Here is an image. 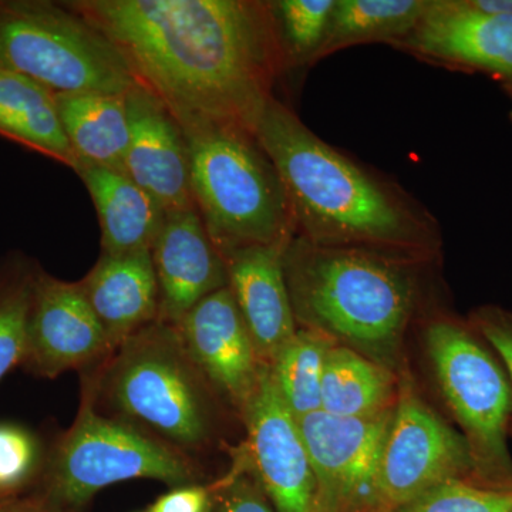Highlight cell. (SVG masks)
<instances>
[{"instance_id": "2e32d148", "label": "cell", "mask_w": 512, "mask_h": 512, "mask_svg": "<svg viewBox=\"0 0 512 512\" xmlns=\"http://www.w3.org/2000/svg\"><path fill=\"white\" fill-rule=\"evenodd\" d=\"M151 258L160 293L161 322L177 325L202 299L228 286L224 258L195 205L165 214Z\"/></svg>"}, {"instance_id": "7c38bea8", "label": "cell", "mask_w": 512, "mask_h": 512, "mask_svg": "<svg viewBox=\"0 0 512 512\" xmlns=\"http://www.w3.org/2000/svg\"><path fill=\"white\" fill-rule=\"evenodd\" d=\"M241 419L247 429L242 448L274 510L329 512L298 421L279 397L269 366Z\"/></svg>"}, {"instance_id": "74e56055", "label": "cell", "mask_w": 512, "mask_h": 512, "mask_svg": "<svg viewBox=\"0 0 512 512\" xmlns=\"http://www.w3.org/2000/svg\"><path fill=\"white\" fill-rule=\"evenodd\" d=\"M508 512H512V508H511V510H510V511H508Z\"/></svg>"}, {"instance_id": "d4e9b609", "label": "cell", "mask_w": 512, "mask_h": 512, "mask_svg": "<svg viewBox=\"0 0 512 512\" xmlns=\"http://www.w3.org/2000/svg\"><path fill=\"white\" fill-rule=\"evenodd\" d=\"M36 269L23 256L0 268V380L25 359Z\"/></svg>"}, {"instance_id": "f546056e", "label": "cell", "mask_w": 512, "mask_h": 512, "mask_svg": "<svg viewBox=\"0 0 512 512\" xmlns=\"http://www.w3.org/2000/svg\"><path fill=\"white\" fill-rule=\"evenodd\" d=\"M468 323L494 350L512 384V312L500 306L484 305L471 312Z\"/></svg>"}, {"instance_id": "8d00e7d4", "label": "cell", "mask_w": 512, "mask_h": 512, "mask_svg": "<svg viewBox=\"0 0 512 512\" xmlns=\"http://www.w3.org/2000/svg\"><path fill=\"white\" fill-rule=\"evenodd\" d=\"M207 512H212V504H211V508H210V510H208Z\"/></svg>"}, {"instance_id": "d6986e66", "label": "cell", "mask_w": 512, "mask_h": 512, "mask_svg": "<svg viewBox=\"0 0 512 512\" xmlns=\"http://www.w3.org/2000/svg\"><path fill=\"white\" fill-rule=\"evenodd\" d=\"M96 207L101 252L121 255L151 251L163 228L165 211L123 171L80 164L74 171Z\"/></svg>"}, {"instance_id": "9a60e30c", "label": "cell", "mask_w": 512, "mask_h": 512, "mask_svg": "<svg viewBox=\"0 0 512 512\" xmlns=\"http://www.w3.org/2000/svg\"><path fill=\"white\" fill-rule=\"evenodd\" d=\"M130 141L124 170L167 212L194 207L190 151L177 119L141 84L126 94Z\"/></svg>"}, {"instance_id": "1f68e13d", "label": "cell", "mask_w": 512, "mask_h": 512, "mask_svg": "<svg viewBox=\"0 0 512 512\" xmlns=\"http://www.w3.org/2000/svg\"><path fill=\"white\" fill-rule=\"evenodd\" d=\"M35 500H22L19 497H0V512H22Z\"/></svg>"}, {"instance_id": "52a82bcc", "label": "cell", "mask_w": 512, "mask_h": 512, "mask_svg": "<svg viewBox=\"0 0 512 512\" xmlns=\"http://www.w3.org/2000/svg\"><path fill=\"white\" fill-rule=\"evenodd\" d=\"M424 346L441 397L470 448L477 483L512 488V384L503 363L470 323L443 313L427 322Z\"/></svg>"}, {"instance_id": "836d02e7", "label": "cell", "mask_w": 512, "mask_h": 512, "mask_svg": "<svg viewBox=\"0 0 512 512\" xmlns=\"http://www.w3.org/2000/svg\"><path fill=\"white\" fill-rule=\"evenodd\" d=\"M22 512H47L45 508L40 505L39 500L33 501V504L30 507L26 508Z\"/></svg>"}, {"instance_id": "ffe728a7", "label": "cell", "mask_w": 512, "mask_h": 512, "mask_svg": "<svg viewBox=\"0 0 512 512\" xmlns=\"http://www.w3.org/2000/svg\"><path fill=\"white\" fill-rule=\"evenodd\" d=\"M55 99L77 167L97 165L126 173L130 141L126 94H55Z\"/></svg>"}, {"instance_id": "4316f807", "label": "cell", "mask_w": 512, "mask_h": 512, "mask_svg": "<svg viewBox=\"0 0 512 512\" xmlns=\"http://www.w3.org/2000/svg\"><path fill=\"white\" fill-rule=\"evenodd\" d=\"M511 508L512 488L450 480L390 512H508Z\"/></svg>"}, {"instance_id": "d6a6232c", "label": "cell", "mask_w": 512, "mask_h": 512, "mask_svg": "<svg viewBox=\"0 0 512 512\" xmlns=\"http://www.w3.org/2000/svg\"><path fill=\"white\" fill-rule=\"evenodd\" d=\"M477 3L485 9L512 13V0H477Z\"/></svg>"}, {"instance_id": "cb8c5ba5", "label": "cell", "mask_w": 512, "mask_h": 512, "mask_svg": "<svg viewBox=\"0 0 512 512\" xmlns=\"http://www.w3.org/2000/svg\"><path fill=\"white\" fill-rule=\"evenodd\" d=\"M332 339L299 328L271 363L272 380L286 409L301 420L322 410V380Z\"/></svg>"}, {"instance_id": "5b68a950", "label": "cell", "mask_w": 512, "mask_h": 512, "mask_svg": "<svg viewBox=\"0 0 512 512\" xmlns=\"http://www.w3.org/2000/svg\"><path fill=\"white\" fill-rule=\"evenodd\" d=\"M178 123L190 151L192 198L221 256L289 242L295 235L291 207L255 133L224 121Z\"/></svg>"}, {"instance_id": "ba28073f", "label": "cell", "mask_w": 512, "mask_h": 512, "mask_svg": "<svg viewBox=\"0 0 512 512\" xmlns=\"http://www.w3.org/2000/svg\"><path fill=\"white\" fill-rule=\"evenodd\" d=\"M0 67L53 94H127L137 84L109 37L64 2L0 0Z\"/></svg>"}, {"instance_id": "e575fe53", "label": "cell", "mask_w": 512, "mask_h": 512, "mask_svg": "<svg viewBox=\"0 0 512 512\" xmlns=\"http://www.w3.org/2000/svg\"><path fill=\"white\" fill-rule=\"evenodd\" d=\"M504 92L507 93V96L510 97L511 100V111H510V117L512 121V86H503Z\"/></svg>"}, {"instance_id": "9c48e42d", "label": "cell", "mask_w": 512, "mask_h": 512, "mask_svg": "<svg viewBox=\"0 0 512 512\" xmlns=\"http://www.w3.org/2000/svg\"><path fill=\"white\" fill-rule=\"evenodd\" d=\"M450 480L477 481L470 448L404 373L380 464L382 512L396 510Z\"/></svg>"}, {"instance_id": "8992f818", "label": "cell", "mask_w": 512, "mask_h": 512, "mask_svg": "<svg viewBox=\"0 0 512 512\" xmlns=\"http://www.w3.org/2000/svg\"><path fill=\"white\" fill-rule=\"evenodd\" d=\"M79 414L47 463L39 503L47 512H77L104 488L147 478L171 487L198 484L190 456L134 424L97 410L89 384Z\"/></svg>"}, {"instance_id": "3957f363", "label": "cell", "mask_w": 512, "mask_h": 512, "mask_svg": "<svg viewBox=\"0 0 512 512\" xmlns=\"http://www.w3.org/2000/svg\"><path fill=\"white\" fill-rule=\"evenodd\" d=\"M433 256L393 249L320 245L293 235L284 272L298 328L399 373L404 338Z\"/></svg>"}, {"instance_id": "7a4b0ae2", "label": "cell", "mask_w": 512, "mask_h": 512, "mask_svg": "<svg viewBox=\"0 0 512 512\" xmlns=\"http://www.w3.org/2000/svg\"><path fill=\"white\" fill-rule=\"evenodd\" d=\"M255 136L284 185L298 237L320 245L439 254V224L419 201L329 146L281 100L266 104Z\"/></svg>"}, {"instance_id": "4dcf8cb0", "label": "cell", "mask_w": 512, "mask_h": 512, "mask_svg": "<svg viewBox=\"0 0 512 512\" xmlns=\"http://www.w3.org/2000/svg\"><path fill=\"white\" fill-rule=\"evenodd\" d=\"M212 504L211 485L178 487L158 498L148 512H207Z\"/></svg>"}, {"instance_id": "83f0119b", "label": "cell", "mask_w": 512, "mask_h": 512, "mask_svg": "<svg viewBox=\"0 0 512 512\" xmlns=\"http://www.w3.org/2000/svg\"><path fill=\"white\" fill-rule=\"evenodd\" d=\"M42 468V447L32 431L0 423V497H18Z\"/></svg>"}, {"instance_id": "44dd1931", "label": "cell", "mask_w": 512, "mask_h": 512, "mask_svg": "<svg viewBox=\"0 0 512 512\" xmlns=\"http://www.w3.org/2000/svg\"><path fill=\"white\" fill-rule=\"evenodd\" d=\"M0 136L76 171V157L64 134L55 94L3 67H0Z\"/></svg>"}, {"instance_id": "d590c367", "label": "cell", "mask_w": 512, "mask_h": 512, "mask_svg": "<svg viewBox=\"0 0 512 512\" xmlns=\"http://www.w3.org/2000/svg\"><path fill=\"white\" fill-rule=\"evenodd\" d=\"M510 436L512 437V424H511V427H510Z\"/></svg>"}, {"instance_id": "f1b7e54d", "label": "cell", "mask_w": 512, "mask_h": 512, "mask_svg": "<svg viewBox=\"0 0 512 512\" xmlns=\"http://www.w3.org/2000/svg\"><path fill=\"white\" fill-rule=\"evenodd\" d=\"M211 490L212 512H276L242 447L235 451L227 476L211 485Z\"/></svg>"}, {"instance_id": "277c9868", "label": "cell", "mask_w": 512, "mask_h": 512, "mask_svg": "<svg viewBox=\"0 0 512 512\" xmlns=\"http://www.w3.org/2000/svg\"><path fill=\"white\" fill-rule=\"evenodd\" d=\"M87 384L117 419L187 456L210 446L217 434L220 399L170 323L156 320L137 330Z\"/></svg>"}, {"instance_id": "7402d4cb", "label": "cell", "mask_w": 512, "mask_h": 512, "mask_svg": "<svg viewBox=\"0 0 512 512\" xmlns=\"http://www.w3.org/2000/svg\"><path fill=\"white\" fill-rule=\"evenodd\" d=\"M399 380V373L335 343L326 356L320 412L348 419L390 412L399 396Z\"/></svg>"}, {"instance_id": "8fae6325", "label": "cell", "mask_w": 512, "mask_h": 512, "mask_svg": "<svg viewBox=\"0 0 512 512\" xmlns=\"http://www.w3.org/2000/svg\"><path fill=\"white\" fill-rule=\"evenodd\" d=\"M394 49L424 62L494 77L512 86V13L477 0H430L410 35Z\"/></svg>"}, {"instance_id": "ac0fdd59", "label": "cell", "mask_w": 512, "mask_h": 512, "mask_svg": "<svg viewBox=\"0 0 512 512\" xmlns=\"http://www.w3.org/2000/svg\"><path fill=\"white\" fill-rule=\"evenodd\" d=\"M79 282L113 350L158 320L160 293L151 251L101 252L99 261Z\"/></svg>"}, {"instance_id": "4fadbf2b", "label": "cell", "mask_w": 512, "mask_h": 512, "mask_svg": "<svg viewBox=\"0 0 512 512\" xmlns=\"http://www.w3.org/2000/svg\"><path fill=\"white\" fill-rule=\"evenodd\" d=\"M113 352L80 282L63 281L37 266L22 365L33 375L55 379L103 363Z\"/></svg>"}, {"instance_id": "484cf974", "label": "cell", "mask_w": 512, "mask_h": 512, "mask_svg": "<svg viewBox=\"0 0 512 512\" xmlns=\"http://www.w3.org/2000/svg\"><path fill=\"white\" fill-rule=\"evenodd\" d=\"M336 0H274L276 32L288 70L316 63Z\"/></svg>"}, {"instance_id": "e0dca14e", "label": "cell", "mask_w": 512, "mask_h": 512, "mask_svg": "<svg viewBox=\"0 0 512 512\" xmlns=\"http://www.w3.org/2000/svg\"><path fill=\"white\" fill-rule=\"evenodd\" d=\"M286 244L255 245L222 256L228 288L266 366L299 329L286 286Z\"/></svg>"}, {"instance_id": "603a6c76", "label": "cell", "mask_w": 512, "mask_h": 512, "mask_svg": "<svg viewBox=\"0 0 512 512\" xmlns=\"http://www.w3.org/2000/svg\"><path fill=\"white\" fill-rule=\"evenodd\" d=\"M430 0H336L316 62L365 43L394 45L413 32Z\"/></svg>"}, {"instance_id": "5bb4252c", "label": "cell", "mask_w": 512, "mask_h": 512, "mask_svg": "<svg viewBox=\"0 0 512 512\" xmlns=\"http://www.w3.org/2000/svg\"><path fill=\"white\" fill-rule=\"evenodd\" d=\"M174 326L212 392L242 417L258 392L266 365L231 289L227 286L202 299Z\"/></svg>"}, {"instance_id": "6da1fadb", "label": "cell", "mask_w": 512, "mask_h": 512, "mask_svg": "<svg viewBox=\"0 0 512 512\" xmlns=\"http://www.w3.org/2000/svg\"><path fill=\"white\" fill-rule=\"evenodd\" d=\"M119 49L134 79L178 121L255 133L286 72L271 3L262 0L64 2Z\"/></svg>"}, {"instance_id": "30bf717a", "label": "cell", "mask_w": 512, "mask_h": 512, "mask_svg": "<svg viewBox=\"0 0 512 512\" xmlns=\"http://www.w3.org/2000/svg\"><path fill=\"white\" fill-rule=\"evenodd\" d=\"M393 412L363 419L316 412L298 420L329 512H382L380 464Z\"/></svg>"}]
</instances>
